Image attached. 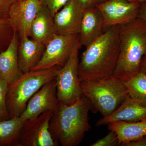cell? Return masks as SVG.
<instances>
[{
	"label": "cell",
	"mask_w": 146,
	"mask_h": 146,
	"mask_svg": "<svg viewBox=\"0 0 146 146\" xmlns=\"http://www.w3.org/2000/svg\"><path fill=\"white\" fill-rule=\"evenodd\" d=\"M119 25L108 28L82 53L78 64L81 80H92L113 75L119 58Z\"/></svg>",
	"instance_id": "6da1fadb"
},
{
	"label": "cell",
	"mask_w": 146,
	"mask_h": 146,
	"mask_svg": "<svg viewBox=\"0 0 146 146\" xmlns=\"http://www.w3.org/2000/svg\"><path fill=\"white\" fill-rule=\"evenodd\" d=\"M42 5V0H16L11 5L9 20L20 39L31 37L32 24Z\"/></svg>",
	"instance_id": "9c48e42d"
},
{
	"label": "cell",
	"mask_w": 146,
	"mask_h": 146,
	"mask_svg": "<svg viewBox=\"0 0 146 146\" xmlns=\"http://www.w3.org/2000/svg\"><path fill=\"white\" fill-rule=\"evenodd\" d=\"M140 72L143 73L146 75V54L142 59L140 69Z\"/></svg>",
	"instance_id": "f1b7e54d"
},
{
	"label": "cell",
	"mask_w": 146,
	"mask_h": 146,
	"mask_svg": "<svg viewBox=\"0 0 146 146\" xmlns=\"http://www.w3.org/2000/svg\"><path fill=\"white\" fill-rule=\"evenodd\" d=\"M127 1H132V0H127Z\"/></svg>",
	"instance_id": "4dcf8cb0"
},
{
	"label": "cell",
	"mask_w": 146,
	"mask_h": 146,
	"mask_svg": "<svg viewBox=\"0 0 146 146\" xmlns=\"http://www.w3.org/2000/svg\"><path fill=\"white\" fill-rule=\"evenodd\" d=\"M80 84L91 109L100 112L103 117L117 109L129 95L124 82L113 76L95 80H81Z\"/></svg>",
	"instance_id": "277c9868"
},
{
	"label": "cell",
	"mask_w": 146,
	"mask_h": 146,
	"mask_svg": "<svg viewBox=\"0 0 146 146\" xmlns=\"http://www.w3.org/2000/svg\"><path fill=\"white\" fill-rule=\"evenodd\" d=\"M81 47L79 42L65 65L58 68L56 76L58 101L68 105L74 103L84 95L78 74Z\"/></svg>",
	"instance_id": "8992f818"
},
{
	"label": "cell",
	"mask_w": 146,
	"mask_h": 146,
	"mask_svg": "<svg viewBox=\"0 0 146 146\" xmlns=\"http://www.w3.org/2000/svg\"><path fill=\"white\" fill-rule=\"evenodd\" d=\"M79 42L78 34H56L46 45L41 60L31 71L46 70L54 67L62 68Z\"/></svg>",
	"instance_id": "52a82bcc"
},
{
	"label": "cell",
	"mask_w": 146,
	"mask_h": 146,
	"mask_svg": "<svg viewBox=\"0 0 146 146\" xmlns=\"http://www.w3.org/2000/svg\"><path fill=\"white\" fill-rule=\"evenodd\" d=\"M59 68L30 71L9 84L6 104L9 119L21 117L29 100L44 84L55 78Z\"/></svg>",
	"instance_id": "5b68a950"
},
{
	"label": "cell",
	"mask_w": 146,
	"mask_h": 146,
	"mask_svg": "<svg viewBox=\"0 0 146 146\" xmlns=\"http://www.w3.org/2000/svg\"><path fill=\"white\" fill-rule=\"evenodd\" d=\"M84 9L96 7L108 0H77Z\"/></svg>",
	"instance_id": "484cf974"
},
{
	"label": "cell",
	"mask_w": 146,
	"mask_h": 146,
	"mask_svg": "<svg viewBox=\"0 0 146 146\" xmlns=\"http://www.w3.org/2000/svg\"><path fill=\"white\" fill-rule=\"evenodd\" d=\"M132 1L137 2L139 3H142L146 2V0H132Z\"/></svg>",
	"instance_id": "f546056e"
},
{
	"label": "cell",
	"mask_w": 146,
	"mask_h": 146,
	"mask_svg": "<svg viewBox=\"0 0 146 146\" xmlns=\"http://www.w3.org/2000/svg\"><path fill=\"white\" fill-rule=\"evenodd\" d=\"M91 109L90 102L84 95L70 105L58 102L49 122L52 138L63 146L78 145L91 128L89 116Z\"/></svg>",
	"instance_id": "7a4b0ae2"
},
{
	"label": "cell",
	"mask_w": 146,
	"mask_h": 146,
	"mask_svg": "<svg viewBox=\"0 0 146 146\" xmlns=\"http://www.w3.org/2000/svg\"><path fill=\"white\" fill-rule=\"evenodd\" d=\"M42 3L48 9L52 16L54 15L70 0H42Z\"/></svg>",
	"instance_id": "cb8c5ba5"
},
{
	"label": "cell",
	"mask_w": 146,
	"mask_h": 146,
	"mask_svg": "<svg viewBox=\"0 0 146 146\" xmlns=\"http://www.w3.org/2000/svg\"><path fill=\"white\" fill-rule=\"evenodd\" d=\"M58 103L55 78L44 84L32 97L20 117L25 121L37 117L46 111H53Z\"/></svg>",
	"instance_id": "8fae6325"
},
{
	"label": "cell",
	"mask_w": 146,
	"mask_h": 146,
	"mask_svg": "<svg viewBox=\"0 0 146 146\" xmlns=\"http://www.w3.org/2000/svg\"><path fill=\"white\" fill-rule=\"evenodd\" d=\"M31 39L45 46L57 34L54 17L43 4L35 18L31 29Z\"/></svg>",
	"instance_id": "2e32d148"
},
{
	"label": "cell",
	"mask_w": 146,
	"mask_h": 146,
	"mask_svg": "<svg viewBox=\"0 0 146 146\" xmlns=\"http://www.w3.org/2000/svg\"><path fill=\"white\" fill-rule=\"evenodd\" d=\"M14 33L15 31L9 20L0 19V52L7 48Z\"/></svg>",
	"instance_id": "44dd1931"
},
{
	"label": "cell",
	"mask_w": 146,
	"mask_h": 146,
	"mask_svg": "<svg viewBox=\"0 0 146 146\" xmlns=\"http://www.w3.org/2000/svg\"><path fill=\"white\" fill-rule=\"evenodd\" d=\"M9 84L0 79V121L9 119L6 104V97Z\"/></svg>",
	"instance_id": "7402d4cb"
},
{
	"label": "cell",
	"mask_w": 146,
	"mask_h": 146,
	"mask_svg": "<svg viewBox=\"0 0 146 146\" xmlns=\"http://www.w3.org/2000/svg\"><path fill=\"white\" fill-rule=\"evenodd\" d=\"M138 18L146 22V2L141 3V7L138 11Z\"/></svg>",
	"instance_id": "83f0119b"
},
{
	"label": "cell",
	"mask_w": 146,
	"mask_h": 146,
	"mask_svg": "<svg viewBox=\"0 0 146 146\" xmlns=\"http://www.w3.org/2000/svg\"><path fill=\"white\" fill-rule=\"evenodd\" d=\"M146 117V102L132 98L128 95L117 109L97 122V126L117 121L133 122Z\"/></svg>",
	"instance_id": "4fadbf2b"
},
{
	"label": "cell",
	"mask_w": 146,
	"mask_h": 146,
	"mask_svg": "<svg viewBox=\"0 0 146 146\" xmlns=\"http://www.w3.org/2000/svg\"><path fill=\"white\" fill-rule=\"evenodd\" d=\"M24 121L20 117L0 121V146H18Z\"/></svg>",
	"instance_id": "d6986e66"
},
{
	"label": "cell",
	"mask_w": 146,
	"mask_h": 146,
	"mask_svg": "<svg viewBox=\"0 0 146 146\" xmlns=\"http://www.w3.org/2000/svg\"><path fill=\"white\" fill-rule=\"evenodd\" d=\"M19 41L18 33L15 32L7 48L0 52V79L6 82L9 84L16 81L23 74L18 65Z\"/></svg>",
	"instance_id": "9a60e30c"
},
{
	"label": "cell",
	"mask_w": 146,
	"mask_h": 146,
	"mask_svg": "<svg viewBox=\"0 0 146 146\" xmlns=\"http://www.w3.org/2000/svg\"><path fill=\"white\" fill-rule=\"evenodd\" d=\"M16 0H0V19L9 20V13L11 5Z\"/></svg>",
	"instance_id": "d4e9b609"
},
{
	"label": "cell",
	"mask_w": 146,
	"mask_h": 146,
	"mask_svg": "<svg viewBox=\"0 0 146 146\" xmlns=\"http://www.w3.org/2000/svg\"><path fill=\"white\" fill-rule=\"evenodd\" d=\"M141 3L127 0H108L97 6L106 28L120 25L138 18Z\"/></svg>",
	"instance_id": "30bf717a"
},
{
	"label": "cell",
	"mask_w": 146,
	"mask_h": 146,
	"mask_svg": "<svg viewBox=\"0 0 146 146\" xmlns=\"http://www.w3.org/2000/svg\"><path fill=\"white\" fill-rule=\"evenodd\" d=\"M52 111H47L24 122L18 138V146H58L49 131Z\"/></svg>",
	"instance_id": "ba28073f"
},
{
	"label": "cell",
	"mask_w": 146,
	"mask_h": 146,
	"mask_svg": "<svg viewBox=\"0 0 146 146\" xmlns=\"http://www.w3.org/2000/svg\"><path fill=\"white\" fill-rule=\"evenodd\" d=\"M104 20L97 7L84 9L79 32V42L86 48L103 34Z\"/></svg>",
	"instance_id": "5bb4252c"
},
{
	"label": "cell",
	"mask_w": 146,
	"mask_h": 146,
	"mask_svg": "<svg viewBox=\"0 0 146 146\" xmlns=\"http://www.w3.org/2000/svg\"><path fill=\"white\" fill-rule=\"evenodd\" d=\"M119 58L113 76L126 81L140 72L146 54V22L137 18L119 25Z\"/></svg>",
	"instance_id": "3957f363"
},
{
	"label": "cell",
	"mask_w": 146,
	"mask_h": 146,
	"mask_svg": "<svg viewBox=\"0 0 146 146\" xmlns=\"http://www.w3.org/2000/svg\"><path fill=\"white\" fill-rule=\"evenodd\" d=\"M129 95L132 98L146 102V75L140 72L124 82Z\"/></svg>",
	"instance_id": "ffe728a7"
},
{
	"label": "cell",
	"mask_w": 146,
	"mask_h": 146,
	"mask_svg": "<svg viewBox=\"0 0 146 146\" xmlns=\"http://www.w3.org/2000/svg\"><path fill=\"white\" fill-rule=\"evenodd\" d=\"M125 146H146V135L136 141H131Z\"/></svg>",
	"instance_id": "4316f807"
},
{
	"label": "cell",
	"mask_w": 146,
	"mask_h": 146,
	"mask_svg": "<svg viewBox=\"0 0 146 146\" xmlns=\"http://www.w3.org/2000/svg\"><path fill=\"white\" fill-rule=\"evenodd\" d=\"M45 47V45L29 37L20 39L18 61L22 72H27L37 65L42 58Z\"/></svg>",
	"instance_id": "e0dca14e"
},
{
	"label": "cell",
	"mask_w": 146,
	"mask_h": 146,
	"mask_svg": "<svg viewBox=\"0 0 146 146\" xmlns=\"http://www.w3.org/2000/svg\"><path fill=\"white\" fill-rule=\"evenodd\" d=\"M108 129L117 134L119 146H125L146 135V117L133 122L117 121L108 124Z\"/></svg>",
	"instance_id": "ac0fdd59"
},
{
	"label": "cell",
	"mask_w": 146,
	"mask_h": 146,
	"mask_svg": "<svg viewBox=\"0 0 146 146\" xmlns=\"http://www.w3.org/2000/svg\"><path fill=\"white\" fill-rule=\"evenodd\" d=\"M91 146H119V140L118 136L115 132L110 131L107 135L105 137L98 140Z\"/></svg>",
	"instance_id": "603a6c76"
},
{
	"label": "cell",
	"mask_w": 146,
	"mask_h": 146,
	"mask_svg": "<svg viewBox=\"0 0 146 146\" xmlns=\"http://www.w3.org/2000/svg\"><path fill=\"white\" fill-rule=\"evenodd\" d=\"M84 10L77 0H70L68 2L54 17L57 34H78Z\"/></svg>",
	"instance_id": "7c38bea8"
}]
</instances>
